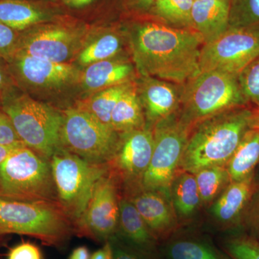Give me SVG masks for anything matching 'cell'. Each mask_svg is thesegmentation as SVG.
I'll return each instance as SVG.
<instances>
[{
    "label": "cell",
    "mask_w": 259,
    "mask_h": 259,
    "mask_svg": "<svg viewBox=\"0 0 259 259\" xmlns=\"http://www.w3.org/2000/svg\"><path fill=\"white\" fill-rule=\"evenodd\" d=\"M203 40L192 29L145 22L132 37L134 59L141 74L184 84L197 76Z\"/></svg>",
    "instance_id": "6da1fadb"
},
{
    "label": "cell",
    "mask_w": 259,
    "mask_h": 259,
    "mask_svg": "<svg viewBox=\"0 0 259 259\" xmlns=\"http://www.w3.org/2000/svg\"><path fill=\"white\" fill-rule=\"evenodd\" d=\"M253 113L251 105L238 107L194 125L189 134L180 169L195 174L207 167L226 166L250 129Z\"/></svg>",
    "instance_id": "7a4b0ae2"
},
{
    "label": "cell",
    "mask_w": 259,
    "mask_h": 259,
    "mask_svg": "<svg viewBox=\"0 0 259 259\" xmlns=\"http://www.w3.org/2000/svg\"><path fill=\"white\" fill-rule=\"evenodd\" d=\"M8 234L32 237L48 246L64 248L75 235V226L58 202L0 196V235Z\"/></svg>",
    "instance_id": "3957f363"
},
{
    "label": "cell",
    "mask_w": 259,
    "mask_h": 259,
    "mask_svg": "<svg viewBox=\"0 0 259 259\" xmlns=\"http://www.w3.org/2000/svg\"><path fill=\"white\" fill-rule=\"evenodd\" d=\"M248 105L238 75L212 70L199 72L182 84L177 115L190 132L194 125L205 119Z\"/></svg>",
    "instance_id": "277c9868"
},
{
    "label": "cell",
    "mask_w": 259,
    "mask_h": 259,
    "mask_svg": "<svg viewBox=\"0 0 259 259\" xmlns=\"http://www.w3.org/2000/svg\"><path fill=\"white\" fill-rule=\"evenodd\" d=\"M1 107L23 144L50 160L60 146L63 113L25 94H17L15 88Z\"/></svg>",
    "instance_id": "5b68a950"
},
{
    "label": "cell",
    "mask_w": 259,
    "mask_h": 259,
    "mask_svg": "<svg viewBox=\"0 0 259 259\" xmlns=\"http://www.w3.org/2000/svg\"><path fill=\"white\" fill-rule=\"evenodd\" d=\"M0 192L10 198L58 202L50 160L25 145L13 148L0 165Z\"/></svg>",
    "instance_id": "8992f818"
},
{
    "label": "cell",
    "mask_w": 259,
    "mask_h": 259,
    "mask_svg": "<svg viewBox=\"0 0 259 259\" xmlns=\"http://www.w3.org/2000/svg\"><path fill=\"white\" fill-rule=\"evenodd\" d=\"M58 202L74 221H81L97 182L108 164L90 163L59 147L50 159Z\"/></svg>",
    "instance_id": "52a82bcc"
},
{
    "label": "cell",
    "mask_w": 259,
    "mask_h": 259,
    "mask_svg": "<svg viewBox=\"0 0 259 259\" xmlns=\"http://www.w3.org/2000/svg\"><path fill=\"white\" fill-rule=\"evenodd\" d=\"M120 134L91 114L78 108L63 112L60 146L90 163L104 164L112 159Z\"/></svg>",
    "instance_id": "ba28073f"
},
{
    "label": "cell",
    "mask_w": 259,
    "mask_h": 259,
    "mask_svg": "<svg viewBox=\"0 0 259 259\" xmlns=\"http://www.w3.org/2000/svg\"><path fill=\"white\" fill-rule=\"evenodd\" d=\"M189 134L190 130L181 122L177 113L153 127L152 157L141 181L143 187L169 189L180 169Z\"/></svg>",
    "instance_id": "9c48e42d"
},
{
    "label": "cell",
    "mask_w": 259,
    "mask_h": 259,
    "mask_svg": "<svg viewBox=\"0 0 259 259\" xmlns=\"http://www.w3.org/2000/svg\"><path fill=\"white\" fill-rule=\"evenodd\" d=\"M259 57V28H228L202 46L199 70H218L238 75Z\"/></svg>",
    "instance_id": "30bf717a"
},
{
    "label": "cell",
    "mask_w": 259,
    "mask_h": 259,
    "mask_svg": "<svg viewBox=\"0 0 259 259\" xmlns=\"http://www.w3.org/2000/svg\"><path fill=\"white\" fill-rule=\"evenodd\" d=\"M120 187L111 172L97 182L75 235L104 243L115 236L120 214Z\"/></svg>",
    "instance_id": "8fae6325"
},
{
    "label": "cell",
    "mask_w": 259,
    "mask_h": 259,
    "mask_svg": "<svg viewBox=\"0 0 259 259\" xmlns=\"http://www.w3.org/2000/svg\"><path fill=\"white\" fill-rule=\"evenodd\" d=\"M153 128L146 125L120 134L115 152L107 164L120 191L141 185L152 157Z\"/></svg>",
    "instance_id": "7c38bea8"
},
{
    "label": "cell",
    "mask_w": 259,
    "mask_h": 259,
    "mask_svg": "<svg viewBox=\"0 0 259 259\" xmlns=\"http://www.w3.org/2000/svg\"><path fill=\"white\" fill-rule=\"evenodd\" d=\"M120 194L132 202L159 243L182 229L169 189H148L140 185L121 190Z\"/></svg>",
    "instance_id": "4fadbf2b"
},
{
    "label": "cell",
    "mask_w": 259,
    "mask_h": 259,
    "mask_svg": "<svg viewBox=\"0 0 259 259\" xmlns=\"http://www.w3.org/2000/svg\"><path fill=\"white\" fill-rule=\"evenodd\" d=\"M258 184L255 173L246 180L231 182L207 208L213 225L223 231H243Z\"/></svg>",
    "instance_id": "5bb4252c"
},
{
    "label": "cell",
    "mask_w": 259,
    "mask_h": 259,
    "mask_svg": "<svg viewBox=\"0 0 259 259\" xmlns=\"http://www.w3.org/2000/svg\"><path fill=\"white\" fill-rule=\"evenodd\" d=\"M76 41L74 32L63 27L51 25L32 29L20 32L16 53L66 63L72 54Z\"/></svg>",
    "instance_id": "9a60e30c"
},
{
    "label": "cell",
    "mask_w": 259,
    "mask_h": 259,
    "mask_svg": "<svg viewBox=\"0 0 259 259\" xmlns=\"http://www.w3.org/2000/svg\"><path fill=\"white\" fill-rule=\"evenodd\" d=\"M13 81L40 88H57L69 83L76 75L75 68L67 63L54 62L16 53L8 61Z\"/></svg>",
    "instance_id": "2e32d148"
},
{
    "label": "cell",
    "mask_w": 259,
    "mask_h": 259,
    "mask_svg": "<svg viewBox=\"0 0 259 259\" xmlns=\"http://www.w3.org/2000/svg\"><path fill=\"white\" fill-rule=\"evenodd\" d=\"M182 88V84L144 76L138 94L144 109L146 125L153 128L158 122L178 112Z\"/></svg>",
    "instance_id": "e0dca14e"
},
{
    "label": "cell",
    "mask_w": 259,
    "mask_h": 259,
    "mask_svg": "<svg viewBox=\"0 0 259 259\" xmlns=\"http://www.w3.org/2000/svg\"><path fill=\"white\" fill-rule=\"evenodd\" d=\"M229 15L230 0H195L191 13L192 28L207 44L229 28Z\"/></svg>",
    "instance_id": "ac0fdd59"
},
{
    "label": "cell",
    "mask_w": 259,
    "mask_h": 259,
    "mask_svg": "<svg viewBox=\"0 0 259 259\" xmlns=\"http://www.w3.org/2000/svg\"><path fill=\"white\" fill-rule=\"evenodd\" d=\"M116 236L135 248L156 256L159 242L150 231L132 202L121 194L118 228Z\"/></svg>",
    "instance_id": "d6986e66"
},
{
    "label": "cell",
    "mask_w": 259,
    "mask_h": 259,
    "mask_svg": "<svg viewBox=\"0 0 259 259\" xmlns=\"http://www.w3.org/2000/svg\"><path fill=\"white\" fill-rule=\"evenodd\" d=\"M169 193L181 228L190 226L203 209L195 175L179 170L170 185Z\"/></svg>",
    "instance_id": "ffe728a7"
},
{
    "label": "cell",
    "mask_w": 259,
    "mask_h": 259,
    "mask_svg": "<svg viewBox=\"0 0 259 259\" xmlns=\"http://www.w3.org/2000/svg\"><path fill=\"white\" fill-rule=\"evenodd\" d=\"M165 242L168 259H232L207 237L194 232L180 230Z\"/></svg>",
    "instance_id": "44dd1931"
},
{
    "label": "cell",
    "mask_w": 259,
    "mask_h": 259,
    "mask_svg": "<svg viewBox=\"0 0 259 259\" xmlns=\"http://www.w3.org/2000/svg\"><path fill=\"white\" fill-rule=\"evenodd\" d=\"M134 74V66L128 61L108 59L90 65L83 81L90 90H104L131 82Z\"/></svg>",
    "instance_id": "7402d4cb"
},
{
    "label": "cell",
    "mask_w": 259,
    "mask_h": 259,
    "mask_svg": "<svg viewBox=\"0 0 259 259\" xmlns=\"http://www.w3.org/2000/svg\"><path fill=\"white\" fill-rule=\"evenodd\" d=\"M259 165V130L249 129L226 164L231 182L246 180Z\"/></svg>",
    "instance_id": "603a6c76"
},
{
    "label": "cell",
    "mask_w": 259,
    "mask_h": 259,
    "mask_svg": "<svg viewBox=\"0 0 259 259\" xmlns=\"http://www.w3.org/2000/svg\"><path fill=\"white\" fill-rule=\"evenodd\" d=\"M111 125L118 134L143 128L146 125L144 109L137 88L133 83L114 107L111 115Z\"/></svg>",
    "instance_id": "cb8c5ba5"
},
{
    "label": "cell",
    "mask_w": 259,
    "mask_h": 259,
    "mask_svg": "<svg viewBox=\"0 0 259 259\" xmlns=\"http://www.w3.org/2000/svg\"><path fill=\"white\" fill-rule=\"evenodd\" d=\"M44 18L38 8L25 0H0V22L16 31H25Z\"/></svg>",
    "instance_id": "d4e9b609"
},
{
    "label": "cell",
    "mask_w": 259,
    "mask_h": 259,
    "mask_svg": "<svg viewBox=\"0 0 259 259\" xmlns=\"http://www.w3.org/2000/svg\"><path fill=\"white\" fill-rule=\"evenodd\" d=\"M194 175L203 208L211 205L231 182L225 166L207 167Z\"/></svg>",
    "instance_id": "484cf974"
},
{
    "label": "cell",
    "mask_w": 259,
    "mask_h": 259,
    "mask_svg": "<svg viewBox=\"0 0 259 259\" xmlns=\"http://www.w3.org/2000/svg\"><path fill=\"white\" fill-rule=\"evenodd\" d=\"M193 3L194 0H156L150 10L167 25L192 29L191 13Z\"/></svg>",
    "instance_id": "4316f807"
},
{
    "label": "cell",
    "mask_w": 259,
    "mask_h": 259,
    "mask_svg": "<svg viewBox=\"0 0 259 259\" xmlns=\"http://www.w3.org/2000/svg\"><path fill=\"white\" fill-rule=\"evenodd\" d=\"M131 82L104 89L97 94L87 105L78 109L91 114L105 125H111L112 110L120 97L131 85ZM113 129V128H112Z\"/></svg>",
    "instance_id": "83f0119b"
},
{
    "label": "cell",
    "mask_w": 259,
    "mask_h": 259,
    "mask_svg": "<svg viewBox=\"0 0 259 259\" xmlns=\"http://www.w3.org/2000/svg\"><path fill=\"white\" fill-rule=\"evenodd\" d=\"M122 49L120 37L115 33L102 35L85 48L79 55V61L83 65L108 60L117 55Z\"/></svg>",
    "instance_id": "f1b7e54d"
},
{
    "label": "cell",
    "mask_w": 259,
    "mask_h": 259,
    "mask_svg": "<svg viewBox=\"0 0 259 259\" xmlns=\"http://www.w3.org/2000/svg\"><path fill=\"white\" fill-rule=\"evenodd\" d=\"M221 248L232 259H259V241L245 232H231L221 242Z\"/></svg>",
    "instance_id": "f546056e"
},
{
    "label": "cell",
    "mask_w": 259,
    "mask_h": 259,
    "mask_svg": "<svg viewBox=\"0 0 259 259\" xmlns=\"http://www.w3.org/2000/svg\"><path fill=\"white\" fill-rule=\"evenodd\" d=\"M259 28V0H230L229 28Z\"/></svg>",
    "instance_id": "4dcf8cb0"
},
{
    "label": "cell",
    "mask_w": 259,
    "mask_h": 259,
    "mask_svg": "<svg viewBox=\"0 0 259 259\" xmlns=\"http://www.w3.org/2000/svg\"><path fill=\"white\" fill-rule=\"evenodd\" d=\"M238 81L248 103L259 110V57L238 74Z\"/></svg>",
    "instance_id": "1f68e13d"
},
{
    "label": "cell",
    "mask_w": 259,
    "mask_h": 259,
    "mask_svg": "<svg viewBox=\"0 0 259 259\" xmlns=\"http://www.w3.org/2000/svg\"><path fill=\"white\" fill-rule=\"evenodd\" d=\"M108 241L111 246L112 259H156V256L135 248L116 235Z\"/></svg>",
    "instance_id": "d6a6232c"
},
{
    "label": "cell",
    "mask_w": 259,
    "mask_h": 259,
    "mask_svg": "<svg viewBox=\"0 0 259 259\" xmlns=\"http://www.w3.org/2000/svg\"><path fill=\"white\" fill-rule=\"evenodd\" d=\"M20 33L0 22V58L6 62L11 60L16 53Z\"/></svg>",
    "instance_id": "836d02e7"
},
{
    "label": "cell",
    "mask_w": 259,
    "mask_h": 259,
    "mask_svg": "<svg viewBox=\"0 0 259 259\" xmlns=\"http://www.w3.org/2000/svg\"><path fill=\"white\" fill-rule=\"evenodd\" d=\"M0 145L15 148L24 146L9 116L0 106Z\"/></svg>",
    "instance_id": "e575fe53"
},
{
    "label": "cell",
    "mask_w": 259,
    "mask_h": 259,
    "mask_svg": "<svg viewBox=\"0 0 259 259\" xmlns=\"http://www.w3.org/2000/svg\"><path fill=\"white\" fill-rule=\"evenodd\" d=\"M7 259H44L41 250L31 242H22L10 248Z\"/></svg>",
    "instance_id": "d590c367"
},
{
    "label": "cell",
    "mask_w": 259,
    "mask_h": 259,
    "mask_svg": "<svg viewBox=\"0 0 259 259\" xmlns=\"http://www.w3.org/2000/svg\"><path fill=\"white\" fill-rule=\"evenodd\" d=\"M244 230L249 231L248 234L259 241V198H253L245 218L243 231Z\"/></svg>",
    "instance_id": "8d00e7d4"
},
{
    "label": "cell",
    "mask_w": 259,
    "mask_h": 259,
    "mask_svg": "<svg viewBox=\"0 0 259 259\" xmlns=\"http://www.w3.org/2000/svg\"><path fill=\"white\" fill-rule=\"evenodd\" d=\"M1 60L4 59L0 58V106L5 97L14 89V81L10 75L8 65L6 67Z\"/></svg>",
    "instance_id": "74e56055"
},
{
    "label": "cell",
    "mask_w": 259,
    "mask_h": 259,
    "mask_svg": "<svg viewBox=\"0 0 259 259\" xmlns=\"http://www.w3.org/2000/svg\"><path fill=\"white\" fill-rule=\"evenodd\" d=\"M112 257L111 246L110 242L107 241L104 243L103 247L97 251L94 252L90 259H110Z\"/></svg>",
    "instance_id": "f35d334b"
},
{
    "label": "cell",
    "mask_w": 259,
    "mask_h": 259,
    "mask_svg": "<svg viewBox=\"0 0 259 259\" xmlns=\"http://www.w3.org/2000/svg\"><path fill=\"white\" fill-rule=\"evenodd\" d=\"M69 259H90V250L84 245L77 247L72 250Z\"/></svg>",
    "instance_id": "ab89813d"
},
{
    "label": "cell",
    "mask_w": 259,
    "mask_h": 259,
    "mask_svg": "<svg viewBox=\"0 0 259 259\" xmlns=\"http://www.w3.org/2000/svg\"><path fill=\"white\" fill-rule=\"evenodd\" d=\"M93 1L94 0H64V3L68 6L72 7V8H81L90 5Z\"/></svg>",
    "instance_id": "60d3db41"
},
{
    "label": "cell",
    "mask_w": 259,
    "mask_h": 259,
    "mask_svg": "<svg viewBox=\"0 0 259 259\" xmlns=\"http://www.w3.org/2000/svg\"><path fill=\"white\" fill-rule=\"evenodd\" d=\"M132 1L138 8L144 10H150L156 0H132Z\"/></svg>",
    "instance_id": "b9f144b4"
},
{
    "label": "cell",
    "mask_w": 259,
    "mask_h": 259,
    "mask_svg": "<svg viewBox=\"0 0 259 259\" xmlns=\"http://www.w3.org/2000/svg\"><path fill=\"white\" fill-rule=\"evenodd\" d=\"M250 128L259 130V110L253 107V113L250 121Z\"/></svg>",
    "instance_id": "7bdbcfd3"
},
{
    "label": "cell",
    "mask_w": 259,
    "mask_h": 259,
    "mask_svg": "<svg viewBox=\"0 0 259 259\" xmlns=\"http://www.w3.org/2000/svg\"><path fill=\"white\" fill-rule=\"evenodd\" d=\"M13 148H14L8 147V146L0 145V165L8 158Z\"/></svg>",
    "instance_id": "ee69618b"
},
{
    "label": "cell",
    "mask_w": 259,
    "mask_h": 259,
    "mask_svg": "<svg viewBox=\"0 0 259 259\" xmlns=\"http://www.w3.org/2000/svg\"><path fill=\"white\" fill-rule=\"evenodd\" d=\"M5 236H1V235H0V247H1L2 245H3V243H4Z\"/></svg>",
    "instance_id": "f6af8a7d"
},
{
    "label": "cell",
    "mask_w": 259,
    "mask_h": 259,
    "mask_svg": "<svg viewBox=\"0 0 259 259\" xmlns=\"http://www.w3.org/2000/svg\"><path fill=\"white\" fill-rule=\"evenodd\" d=\"M255 198H259V179H258V190H257L256 193H255L254 196Z\"/></svg>",
    "instance_id": "bcb514c9"
},
{
    "label": "cell",
    "mask_w": 259,
    "mask_h": 259,
    "mask_svg": "<svg viewBox=\"0 0 259 259\" xmlns=\"http://www.w3.org/2000/svg\"><path fill=\"white\" fill-rule=\"evenodd\" d=\"M0 196H1V192H0Z\"/></svg>",
    "instance_id": "7dc6e473"
},
{
    "label": "cell",
    "mask_w": 259,
    "mask_h": 259,
    "mask_svg": "<svg viewBox=\"0 0 259 259\" xmlns=\"http://www.w3.org/2000/svg\"><path fill=\"white\" fill-rule=\"evenodd\" d=\"M110 259H112V257H111V258H110Z\"/></svg>",
    "instance_id": "c3c4849f"
},
{
    "label": "cell",
    "mask_w": 259,
    "mask_h": 259,
    "mask_svg": "<svg viewBox=\"0 0 259 259\" xmlns=\"http://www.w3.org/2000/svg\"><path fill=\"white\" fill-rule=\"evenodd\" d=\"M194 1H195V0H194Z\"/></svg>",
    "instance_id": "681fc988"
}]
</instances>
